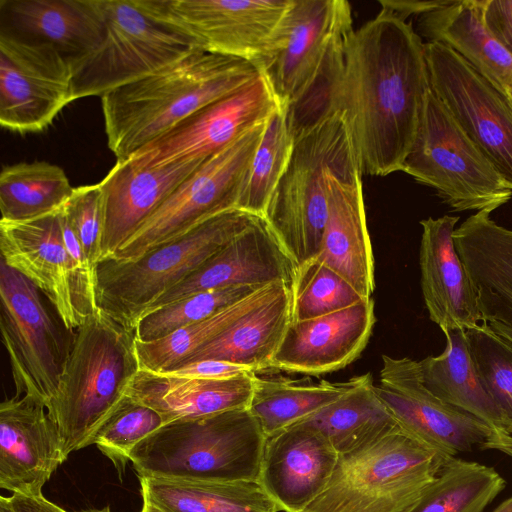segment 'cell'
I'll return each instance as SVG.
<instances>
[{"label": "cell", "mask_w": 512, "mask_h": 512, "mask_svg": "<svg viewBox=\"0 0 512 512\" xmlns=\"http://www.w3.org/2000/svg\"><path fill=\"white\" fill-rule=\"evenodd\" d=\"M295 136L288 106L280 105L266 122L238 199L237 209L264 218L273 194L287 169Z\"/></svg>", "instance_id": "74e56055"}, {"label": "cell", "mask_w": 512, "mask_h": 512, "mask_svg": "<svg viewBox=\"0 0 512 512\" xmlns=\"http://www.w3.org/2000/svg\"><path fill=\"white\" fill-rule=\"evenodd\" d=\"M446 347L419 361L425 387L442 401L485 422L498 437L503 454L512 457V435L491 398L471 354L464 329L443 332Z\"/></svg>", "instance_id": "f546056e"}, {"label": "cell", "mask_w": 512, "mask_h": 512, "mask_svg": "<svg viewBox=\"0 0 512 512\" xmlns=\"http://www.w3.org/2000/svg\"><path fill=\"white\" fill-rule=\"evenodd\" d=\"M278 106L260 72L247 85L205 106L128 159L140 167L207 161L265 123Z\"/></svg>", "instance_id": "2e32d148"}, {"label": "cell", "mask_w": 512, "mask_h": 512, "mask_svg": "<svg viewBox=\"0 0 512 512\" xmlns=\"http://www.w3.org/2000/svg\"><path fill=\"white\" fill-rule=\"evenodd\" d=\"M338 455L318 430L296 424L266 439L258 481L281 511L301 512L327 485Z\"/></svg>", "instance_id": "cb8c5ba5"}, {"label": "cell", "mask_w": 512, "mask_h": 512, "mask_svg": "<svg viewBox=\"0 0 512 512\" xmlns=\"http://www.w3.org/2000/svg\"><path fill=\"white\" fill-rule=\"evenodd\" d=\"M0 512H16L10 502L9 497H0Z\"/></svg>", "instance_id": "681fc988"}, {"label": "cell", "mask_w": 512, "mask_h": 512, "mask_svg": "<svg viewBox=\"0 0 512 512\" xmlns=\"http://www.w3.org/2000/svg\"><path fill=\"white\" fill-rule=\"evenodd\" d=\"M374 323L372 298L316 318L291 321L270 368L312 376L342 369L364 350Z\"/></svg>", "instance_id": "ffe728a7"}, {"label": "cell", "mask_w": 512, "mask_h": 512, "mask_svg": "<svg viewBox=\"0 0 512 512\" xmlns=\"http://www.w3.org/2000/svg\"><path fill=\"white\" fill-rule=\"evenodd\" d=\"M290 287L284 281L275 282L255 308L174 368L201 360L226 361L255 373L270 368L291 322Z\"/></svg>", "instance_id": "f1b7e54d"}, {"label": "cell", "mask_w": 512, "mask_h": 512, "mask_svg": "<svg viewBox=\"0 0 512 512\" xmlns=\"http://www.w3.org/2000/svg\"><path fill=\"white\" fill-rule=\"evenodd\" d=\"M163 425L157 411L126 395L92 436L89 445L95 444L121 476L134 447Z\"/></svg>", "instance_id": "b9f144b4"}, {"label": "cell", "mask_w": 512, "mask_h": 512, "mask_svg": "<svg viewBox=\"0 0 512 512\" xmlns=\"http://www.w3.org/2000/svg\"><path fill=\"white\" fill-rule=\"evenodd\" d=\"M273 284L264 286L216 314L182 327L163 338L150 342L135 339L140 369L152 371L173 369L255 308L268 295Z\"/></svg>", "instance_id": "8d00e7d4"}, {"label": "cell", "mask_w": 512, "mask_h": 512, "mask_svg": "<svg viewBox=\"0 0 512 512\" xmlns=\"http://www.w3.org/2000/svg\"><path fill=\"white\" fill-rule=\"evenodd\" d=\"M266 122L203 163L111 259L135 260L154 247L189 232L207 219L237 209L243 183Z\"/></svg>", "instance_id": "7c38bea8"}, {"label": "cell", "mask_w": 512, "mask_h": 512, "mask_svg": "<svg viewBox=\"0 0 512 512\" xmlns=\"http://www.w3.org/2000/svg\"><path fill=\"white\" fill-rule=\"evenodd\" d=\"M167 371L202 378H226L244 372H253L245 366L220 360H201Z\"/></svg>", "instance_id": "f6af8a7d"}, {"label": "cell", "mask_w": 512, "mask_h": 512, "mask_svg": "<svg viewBox=\"0 0 512 512\" xmlns=\"http://www.w3.org/2000/svg\"><path fill=\"white\" fill-rule=\"evenodd\" d=\"M294 136L290 162L263 219L298 268L321 248L328 211L327 175L361 169L340 112Z\"/></svg>", "instance_id": "8992f818"}, {"label": "cell", "mask_w": 512, "mask_h": 512, "mask_svg": "<svg viewBox=\"0 0 512 512\" xmlns=\"http://www.w3.org/2000/svg\"><path fill=\"white\" fill-rule=\"evenodd\" d=\"M209 160V159H208ZM206 161L140 167L117 160L99 182L104 206L101 262L111 259L137 229Z\"/></svg>", "instance_id": "603a6c76"}, {"label": "cell", "mask_w": 512, "mask_h": 512, "mask_svg": "<svg viewBox=\"0 0 512 512\" xmlns=\"http://www.w3.org/2000/svg\"><path fill=\"white\" fill-rule=\"evenodd\" d=\"M370 378L367 373L340 382L299 384L256 375L248 410L268 438L304 421Z\"/></svg>", "instance_id": "d6a6232c"}, {"label": "cell", "mask_w": 512, "mask_h": 512, "mask_svg": "<svg viewBox=\"0 0 512 512\" xmlns=\"http://www.w3.org/2000/svg\"><path fill=\"white\" fill-rule=\"evenodd\" d=\"M505 92L507 93V95L509 96V98L512 101V89H506Z\"/></svg>", "instance_id": "db71d44e"}, {"label": "cell", "mask_w": 512, "mask_h": 512, "mask_svg": "<svg viewBox=\"0 0 512 512\" xmlns=\"http://www.w3.org/2000/svg\"><path fill=\"white\" fill-rule=\"evenodd\" d=\"M481 378L512 435V344L485 322L465 330Z\"/></svg>", "instance_id": "60d3db41"}, {"label": "cell", "mask_w": 512, "mask_h": 512, "mask_svg": "<svg viewBox=\"0 0 512 512\" xmlns=\"http://www.w3.org/2000/svg\"><path fill=\"white\" fill-rule=\"evenodd\" d=\"M9 499L16 512H67L47 500L42 493H12Z\"/></svg>", "instance_id": "7dc6e473"}, {"label": "cell", "mask_w": 512, "mask_h": 512, "mask_svg": "<svg viewBox=\"0 0 512 512\" xmlns=\"http://www.w3.org/2000/svg\"><path fill=\"white\" fill-rule=\"evenodd\" d=\"M260 71L251 63L198 48L101 97L109 149L126 160L205 106L239 90Z\"/></svg>", "instance_id": "7a4b0ae2"}, {"label": "cell", "mask_w": 512, "mask_h": 512, "mask_svg": "<svg viewBox=\"0 0 512 512\" xmlns=\"http://www.w3.org/2000/svg\"><path fill=\"white\" fill-rule=\"evenodd\" d=\"M489 327L499 334L502 338L512 344V329L498 323H487Z\"/></svg>", "instance_id": "c3c4849f"}, {"label": "cell", "mask_w": 512, "mask_h": 512, "mask_svg": "<svg viewBox=\"0 0 512 512\" xmlns=\"http://www.w3.org/2000/svg\"><path fill=\"white\" fill-rule=\"evenodd\" d=\"M64 170L45 161L20 162L0 174L2 221L37 218L61 209L72 195Z\"/></svg>", "instance_id": "e575fe53"}, {"label": "cell", "mask_w": 512, "mask_h": 512, "mask_svg": "<svg viewBox=\"0 0 512 512\" xmlns=\"http://www.w3.org/2000/svg\"><path fill=\"white\" fill-rule=\"evenodd\" d=\"M478 211L453 233L456 250L469 274L485 323L512 329V230Z\"/></svg>", "instance_id": "83f0119b"}, {"label": "cell", "mask_w": 512, "mask_h": 512, "mask_svg": "<svg viewBox=\"0 0 512 512\" xmlns=\"http://www.w3.org/2000/svg\"><path fill=\"white\" fill-rule=\"evenodd\" d=\"M431 90L424 43L382 8L353 30L330 95L347 124L362 173L401 171Z\"/></svg>", "instance_id": "6da1fadb"}, {"label": "cell", "mask_w": 512, "mask_h": 512, "mask_svg": "<svg viewBox=\"0 0 512 512\" xmlns=\"http://www.w3.org/2000/svg\"><path fill=\"white\" fill-rule=\"evenodd\" d=\"M296 271V264L265 219L256 217L221 250L164 293L145 313L207 290L233 286L264 287L279 281L291 286Z\"/></svg>", "instance_id": "d6986e66"}, {"label": "cell", "mask_w": 512, "mask_h": 512, "mask_svg": "<svg viewBox=\"0 0 512 512\" xmlns=\"http://www.w3.org/2000/svg\"><path fill=\"white\" fill-rule=\"evenodd\" d=\"M449 0L414 1V0H380L379 4L401 19L405 20L411 15H422L445 5Z\"/></svg>", "instance_id": "bcb514c9"}, {"label": "cell", "mask_w": 512, "mask_h": 512, "mask_svg": "<svg viewBox=\"0 0 512 512\" xmlns=\"http://www.w3.org/2000/svg\"><path fill=\"white\" fill-rule=\"evenodd\" d=\"M446 462L397 425L339 454L327 485L301 512H411Z\"/></svg>", "instance_id": "52a82bcc"}, {"label": "cell", "mask_w": 512, "mask_h": 512, "mask_svg": "<svg viewBox=\"0 0 512 512\" xmlns=\"http://www.w3.org/2000/svg\"><path fill=\"white\" fill-rule=\"evenodd\" d=\"M401 171L433 188L455 211L492 212L512 197V189L432 90Z\"/></svg>", "instance_id": "30bf717a"}, {"label": "cell", "mask_w": 512, "mask_h": 512, "mask_svg": "<svg viewBox=\"0 0 512 512\" xmlns=\"http://www.w3.org/2000/svg\"><path fill=\"white\" fill-rule=\"evenodd\" d=\"M379 380L372 390L397 425L442 459L448 461L475 448L503 453L498 437L485 422L425 387L419 362L383 355Z\"/></svg>", "instance_id": "5bb4252c"}, {"label": "cell", "mask_w": 512, "mask_h": 512, "mask_svg": "<svg viewBox=\"0 0 512 512\" xmlns=\"http://www.w3.org/2000/svg\"><path fill=\"white\" fill-rule=\"evenodd\" d=\"M266 436L248 408L164 424L137 444L139 477L258 481Z\"/></svg>", "instance_id": "5b68a950"}, {"label": "cell", "mask_w": 512, "mask_h": 512, "mask_svg": "<svg viewBox=\"0 0 512 512\" xmlns=\"http://www.w3.org/2000/svg\"><path fill=\"white\" fill-rule=\"evenodd\" d=\"M481 6L486 29L512 54V0H481Z\"/></svg>", "instance_id": "ee69618b"}, {"label": "cell", "mask_w": 512, "mask_h": 512, "mask_svg": "<svg viewBox=\"0 0 512 512\" xmlns=\"http://www.w3.org/2000/svg\"><path fill=\"white\" fill-rule=\"evenodd\" d=\"M156 11L199 46L258 70L268 57L291 0H151ZM260 71V70H259Z\"/></svg>", "instance_id": "e0dca14e"}, {"label": "cell", "mask_w": 512, "mask_h": 512, "mask_svg": "<svg viewBox=\"0 0 512 512\" xmlns=\"http://www.w3.org/2000/svg\"><path fill=\"white\" fill-rule=\"evenodd\" d=\"M80 512H111L110 507L106 506L102 509H92V510H86V511H80Z\"/></svg>", "instance_id": "f5cc1de1"}, {"label": "cell", "mask_w": 512, "mask_h": 512, "mask_svg": "<svg viewBox=\"0 0 512 512\" xmlns=\"http://www.w3.org/2000/svg\"><path fill=\"white\" fill-rule=\"evenodd\" d=\"M140 512H164L161 509L157 508L153 504L143 501L142 509Z\"/></svg>", "instance_id": "816d5d0a"}, {"label": "cell", "mask_w": 512, "mask_h": 512, "mask_svg": "<svg viewBox=\"0 0 512 512\" xmlns=\"http://www.w3.org/2000/svg\"><path fill=\"white\" fill-rule=\"evenodd\" d=\"M0 249L2 261L48 298L69 332L98 308L96 270L82 251L69 256L60 209L29 220H0Z\"/></svg>", "instance_id": "8fae6325"}, {"label": "cell", "mask_w": 512, "mask_h": 512, "mask_svg": "<svg viewBox=\"0 0 512 512\" xmlns=\"http://www.w3.org/2000/svg\"><path fill=\"white\" fill-rule=\"evenodd\" d=\"M290 288L291 321L316 318L368 299L317 257L297 268Z\"/></svg>", "instance_id": "f35d334b"}, {"label": "cell", "mask_w": 512, "mask_h": 512, "mask_svg": "<svg viewBox=\"0 0 512 512\" xmlns=\"http://www.w3.org/2000/svg\"><path fill=\"white\" fill-rule=\"evenodd\" d=\"M353 31L346 0H291L260 67L297 133L331 113L330 94Z\"/></svg>", "instance_id": "3957f363"}, {"label": "cell", "mask_w": 512, "mask_h": 512, "mask_svg": "<svg viewBox=\"0 0 512 512\" xmlns=\"http://www.w3.org/2000/svg\"><path fill=\"white\" fill-rule=\"evenodd\" d=\"M256 217L231 209L135 260H103L96 267L97 307L134 332L140 317L164 293L221 250Z\"/></svg>", "instance_id": "ba28073f"}, {"label": "cell", "mask_w": 512, "mask_h": 512, "mask_svg": "<svg viewBox=\"0 0 512 512\" xmlns=\"http://www.w3.org/2000/svg\"><path fill=\"white\" fill-rule=\"evenodd\" d=\"M72 66L51 46L0 35V124L15 133L48 128L71 101Z\"/></svg>", "instance_id": "ac0fdd59"}, {"label": "cell", "mask_w": 512, "mask_h": 512, "mask_svg": "<svg viewBox=\"0 0 512 512\" xmlns=\"http://www.w3.org/2000/svg\"><path fill=\"white\" fill-rule=\"evenodd\" d=\"M139 369L134 332L97 308L75 331L47 406L66 457L89 446Z\"/></svg>", "instance_id": "277c9868"}, {"label": "cell", "mask_w": 512, "mask_h": 512, "mask_svg": "<svg viewBox=\"0 0 512 512\" xmlns=\"http://www.w3.org/2000/svg\"><path fill=\"white\" fill-rule=\"evenodd\" d=\"M83 252L93 269L102 258L104 206L99 183L75 187L62 207Z\"/></svg>", "instance_id": "7bdbcfd3"}, {"label": "cell", "mask_w": 512, "mask_h": 512, "mask_svg": "<svg viewBox=\"0 0 512 512\" xmlns=\"http://www.w3.org/2000/svg\"><path fill=\"white\" fill-rule=\"evenodd\" d=\"M40 290L1 260L0 329L17 397L28 395L47 408L70 350L45 307Z\"/></svg>", "instance_id": "4fadbf2b"}, {"label": "cell", "mask_w": 512, "mask_h": 512, "mask_svg": "<svg viewBox=\"0 0 512 512\" xmlns=\"http://www.w3.org/2000/svg\"><path fill=\"white\" fill-rule=\"evenodd\" d=\"M257 373L202 378L139 369L127 396L154 409L164 424L249 407Z\"/></svg>", "instance_id": "4316f807"}, {"label": "cell", "mask_w": 512, "mask_h": 512, "mask_svg": "<svg viewBox=\"0 0 512 512\" xmlns=\"http://www.w3.org/2000/svg\"><path fill=\"white\" fill-rule=\"evenodd\" d=\"M143 501L164 512H280L259 481L139 477Z\"/></svg>", "instance_id": "1f68e13d"}, {"label": "cell", "mask_w": 512, "mask_h": 512, "mask_svg": "<svg viewBox=\"0 0 512 512\" xmlns=\"http://www.w3.org/2000/svg\"><path fill=\"white\" fill-rule=\"evenodd\" d=\"M362 175L361 170L327 175V219L316 257L343 276L364 298H371L375 288L374 257Z\"/></svg>", "instance_id": "484cf974"}, {"label": "cell", "mask_w": 512, "mask_h": 512, "mask_svg": "<svg viewBox=\"0 0 512 512\" xmlns=\"http://www.w3.org/2000/svg\"><path fill=\"white\" fill-rule=\"evenodd\" d=\"M98 0H0V35L53 47L74 69L100 46Z\"/></svg>", "instance_id": "7402d4cb"}, {"label": "cell", "mask_w": 512, "mask_h": 512, "mask_svg": "<svg viewBox=\"0 0 512 512\" xmlns=\"http://www.w3.org/2000/svg\"><path fill=\"white\" fill-rule=\"evenodd\" d=\"M492 512H512V496L499 504Z\"/></svg>", "instance_id": "f907efd6"}, {"label": "cell", "mask_w": 512, "mask_h": 512, "mask_svg": "<svg viewBox=\"0 0 512 512\" xmlns=\"http://www.w3.org/2000/svg\"><path fill=\"white\" fill-rule=\"evenodd\" d=\"M373 383L370 378L300 423L318 430L338 454L370 443L397 426L373 392Z\"/></svg>", "instance_id": "836d02e7"}, {"label": "cell", "mask_w": 512, "mask_h": 512, "mask_svg": "<svg viewBox=\"0 0 512 512\" xmlns=\"http://www.w3.org/2000/svg\"><path fill=\"white\" fill-rule=\"evenodd\" d=\"M430 87L512 189V101L440 42L424 43Z\"/></svg>", "instance_id": "9a60e30c"}, {"label": "cell", "mask_w": 512, "mask_h": 512, "mask_svg": "<svg viewBox=\"0 0 512 512\" xmlns=\"http://www.w3.org/2000/svg\"><path fill=\"white\" fill-rule=\"evenodd\" d=\"M459 217L420 221L421 288L430 319L443 332L484 322L469 274L456 250L453 233Z\"/></svg>", "instance_id": "d4e9b609"}, {"label": "cell", "mask_w": 512, "mask_h": 512, "mask_svg": "<svg viewBox=\"0 0 512 512\" xmlns=\"http://www.w3.org/2000/svg\"><path fill=\"white\" fill-rule=\"evenodd\" d=\"M262 287L233 286L192 294L141 316L134 328L135 339L150 342L204 320L249 296Z\"/></svg>", "instance_id": "ab89813d"}, {"label": "cell", "mask_w": 512, "mask_h": 512, "mask_svg": "<svg viewBox=\"0 0 512 512\" xmlns=\"http://www.w3.org/2000/svg\"><path fill=\"white\" fill-rule=\"evenodd\" d=\"M418 30L429 42L452 49L499 88L512 89V54L486 29L481 0H449L420 15Z\"/></svg>", "instance_id": "4dcf8cb0"}, {"label": "cell", "mask_w": 512, "mask_h": 512, "mask_svg": "<svg viewBox=\"0 0 512 512\" xmlns=\"http://www.w3.org/2000/svg\"><path fill=\"white\" fill-rule=\"evenodd\" d=\"M67 457L47 408L23 395L0 404V487L39 494Z\"/></svg>", "instance_id": "44dd1931"}, {"label": "cell", "mask_w": 512, "mask_h": 512, "mask_svg": "<svg viewBox=\"0 0 512 512\" xmlns=\"http://www.w3.org/2000/svg\"><path fill=\"white\" fill-rule=\"evenodd\" d=\"M504 487L494 468L454 457L440 468L411 512H483Z\"/></svg>", "instance_id": "d590c367"}, {"label": "cell", "mask_w": 512, "mask_h": 512, "mask_svg": "<svg viewBox=\"0 0 512 512\" xmlns=\"http://www.w3.org/2000/svg\"><path fill=\"white\" fill-rule=\"evenodd\" d=\"M105 33L98 49L73 71L71 101L103 96L201 48L162 17L151 0H98Z\"/></svg>", "instance_id": "9c48e42d"}]
</instances>
